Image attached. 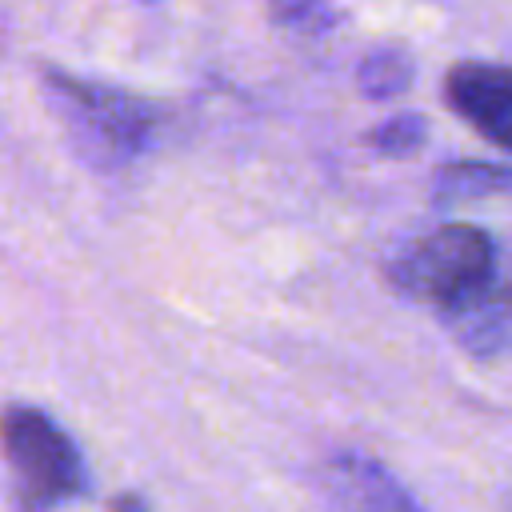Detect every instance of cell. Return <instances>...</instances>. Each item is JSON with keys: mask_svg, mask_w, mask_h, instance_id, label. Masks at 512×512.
I'll list each match as a JSON object with an SVG mask.
<instances>
[{"mask_svg": "<svg viewBox=\"0 0 512 512\" xmlns=\"http://www.w3.org/2000/svg\"><path fill=\"white\" fill-rule=\"evenodd\" d=\"M440 320L468 356L476 360L508 356L512 352V280H488L480 292L440 312Z\"/></svg>", "mask_w": 512, "mask_h": 512, "instance_id": "8992f818", "label": "cell"}, {"mask_svg": "<svg viewBox=\"0 0 512 512\" xmlns=\"http://www.w3.org/2000/svg\"><path fill=\"white\" fill-rule=\"evenodd\" d=\"M448 108L488 144L512 152V64L460 60L444 76Z\"/></svg>", "mask_w": 512, "mask_h": 512, "instance_id": "277c9868", "label": "cell"}, {"mask_svg": "<svg viewBox=\"0 0 512 512\" xmlns=\"http://www.w3.org/2000/svg\"><path fill=\"white\" fill-rule=\"evenodd\" d=\"M324 484L344 512H424L416 496L364 452H336L324 464Z\"/></svg>", "mask_w": 512, "mask_h": 512, "instance_id": "5b68a950", "label": "cell"}, {"mask_svg": "<svg viewBox=\"0 0 512 512\" xmlns=\"http://www.w3.org/2000/svg\"><path fill=\"white\" fill-rule=\"evenodd\" d=\"M428 144V120L420 112H396L368 132V148L388 160H408Z\"/></svg>", "mask_w": 512, "mask_h": 512, "instance_id": "9c48e42d", "label": "cell"}, {"mask_svg": "<svg viewBox=\"0 0 512 512\" xmlns=\"http://www.w3.org/2000/svg\"><path fill=\"white\" fill-rule=\"evenodd\" d=\"M488 196H512V164H488V160H456L436 172L432 200L440 208L476 204Z\"/></svg>", "mask_w": 512, "mask_h": 512, "instance_id": "52a82bcc", "label": "cell"}, {"mask_svg": "<svg viewBox=\"0 0 512 512\" xmlns=\"http://www.w3.org/2000/svg\"><path fill=\"white\" fill-rule=\"evenodd\" d=\"M384 280L392 292L448 312L496 280V240L476 224H444L396 248L384 264Z\"/></svg>", "mask_w": 512, "mask_h": 512, "instance_id": "3957f363", "label": "cell"}, {"mask_svg": "<svg viewBox=\"0 0 512 512\" xmlns=\"http://www.w3.org/2000/svg\"><path fill=\"white\" fill-rule=\"evenodd\" d=\"M44 92H48L72 148L92 168H124L140 152H148L156 140L160 112L124 88L80 80V76L48 68Z\"/></svg>", "mask_w": 512, "mask_h": 512, "instance_id": "6da1fadb", "label": "cell"}, {"mask_svg": "<svg viewBox=\"0 0 512 512\" xmlns=\"http://www.w3.org/2000/svg\"><path fill=\"white\" fill-rule=\"evenodd\" d=\"M268 12L280 28L296 32H324L336 24V8L328 0H268Z\"/></svg>", "mask_w": 512, "mask_h": 512, "instance_id": "30bf717a", "label": "cell"}, {"mask_svg": "<svg viewBox=\"0 0 512 512\" xmlns=\"http://www.w3.org/2000/svg\"><path fill=\"white\" fill-rule=\"evenodd\" d=\"M412 76H416V64H412L408 48L384 44V48H376V52H368V56L360 60V68H356V88H360L364 100L384 104V100L404 96V92L412 88Z\"/></svg>", "mask_w": 512, "mask_h": 512, "instance_id": "ba28073f", "label": "cell"}, {"mask_svg": "<svg viewBox=\"0 0 512 512\" xmlns=\"http://www.w3.org/2000/svg\"><path fill=\"white\" fill-rule=\"evenodd\" d=\"M112 512H152L148 508V500L144 496H136V492H120V496H112V504H108Z\"/></svg>", "mask_w": 512, "mask_h": 512, "instance_id": "8fae6325", "label": "cell"}, {"mask_svg": "<svg viewBox=\"0 0 512 512\" xmlns=\"http://www.w3.org/2000/svg\"><path fill=\"white\" fill-rule=\"evenodd\" d=\"M0 448L16 512H56L88 492V468L76 440L40 408L12 404L0 416Z\"/></svg>", "mask_w": 512, "mask_h": 512, "instance_id": "7a4b0ae2", "label": "cell"}]
</instances>
